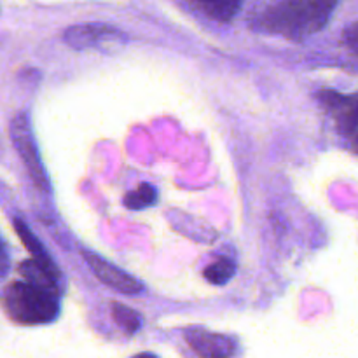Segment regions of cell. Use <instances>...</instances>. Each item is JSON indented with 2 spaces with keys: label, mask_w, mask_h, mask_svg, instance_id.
<instances>
[{
  "label": "cell",
  "mask_w": 358,
  "mask_h": 358,
  "mask_svg": "<svg viewBox=\"0 0 358 358\" xmlns=\"http://www.w3.org/2000/svg\"><path fill=\"white\" fill-rule=\"evenodd\" d=\"M3 308L10 320L20 325L51 324L59 313L58 283L23 276L6 287Z\"/></svg>",
  "instance_id": "1"
},
{
  "label": "cell",
  "mask_w": 358,
  "mask_h": 358,
  "mask_svg": "<svg viewBox=\"0 0 358 358\" xmlns=\"http://www.w3.org/2000/svg\"><path fill=\"white\" fill-rule=\"evenodd\" d=\"M339 0H278L262 16V28L301 41L320 31L331 20Z\"/></svg>",
  "instance_id": "2"
},
{
  "label": "cell",
  "mask_w": 358,
  "mask_h": 358,
  "mask_svg": "<svg viewBox=\"0 0 358 358\" xmlns=\"http://www.w3.org/2000/svg\"><path fill=\"white\" fill-rule=\"evenodd\" d=\"M83 255L91 271L94 273V276L107 287L115 289L121 294H128V296L142 292V283L133 278V276H129L128 273L122 271V269H119L117 266L110 264L105 259H101L100 255L91 254V252H83Z\"/></svg>",
  "instance_id": "3"
},
{
  "label": "cell",
  "mask_w": 358,
  "mask_h": 358,
  "mask_svg": "<svg viewBox=\"0 0 358 358\" xmlns=\"http://www.w3.org/2000/svg\"><path fill=\"white\" fill-rule=\"evenodd\" d=\"M187 345L201 358H233L236 355L238 345L233 338L205 329H191L185 332Z\"/></svg>",
  "instance_id": "4"
},
{
  "label": "cell",
  "mask_w": 358,
  "mask_h": 358,
  "mask_svg": "<svg viewBox=\"0 0 358 358\" xmlns=\"http://www.w3.org/2000/svg\"><path fill=\"white\" fill-rule=\"evenodd\" d=\"M13 142L16 143L17 150H20L21 157L24 159L28 171H30L31 178H34L35 184L38 187L48 189V182H45L44 170L41 166V161H38L37 150H35V143L31 140L30 129H28L27 121L23 117H17L13 124Z\"/></svg>",
  "instance_id": "5"
},
{
  "label": "cell",
  "mask_w": 358,
  "mask_h": 358,
  "mask_svg": "<svg viewBox=\"0 0 358 358\" xmlns=\"http://www.w3.org/2000/svg\"><path fill=\"white\" fill-rule=\"evenodd\" d=\"M320 100L327 105L334 114L339 129L346 135H352L358 129V94L345 96L334 91H322Z\"/></svg>",
  "instance_id": "6"
},
{
  "label": "cell",
  "mask_w": 358,
  "mask_h": 358,
  "mask_svg": "<svg viewBox=\"0 0 358 358\" xmlns=\"http://www.w3.org/2000/svg\"><path fill=\"white\" fill-rule=\"evenodd\" d=\"M115 37L124 38V35L121 31H117L115 28L107 27V24L100 23H87V24H77V27L69 28L63 35L65 42L69 45L76 49H84L91 48V45H96L103 41H114Z\"/></svg>",
  "instance_id": "7"
},
{
  "label": "cell",
  "mask_w": 358,
  "mask_h": 358,
  "mask_svg": "<svg viewBox=\"0 0 358 358\" xmlns=\"http://www.w3.org/2000/svg\"><path fill=\"white\" fill-rule=\"evenodd\" d=\"M192 2L201 7L213 20L229 21L241 9L243 0H192Z\"/></svg>",
  "instance_id": "8"
},
{
  "label": "cell",
  "mask_w": 358,
  "mask_h": 358,
  "mask_svg": "<svg viewBox=\"0 0 358 358\" xmlns=\"http://www.w3.org/2000/svg\"><path fill=\"white\" fill-rule=\"evenodd\" d=\"M236 273V264L229 259H217L205 269V278L212 285H226Z\"/></svg>",
  "instance_id": "9"
},
{
  "label": "cell",
  "mask_w": 358,
  "mask_h": 358,
  "mask_svg": "<svg viewBox=\"0 0 358 358\" xmlns=\"http://www.w3.org/2000/svg\"><path fill=\"white\" fill-rule=\"evenodd\" d=\"M154 201H156V191H154L152 185L149 184H142L138 189L129 192V194L124 198L126 206L131 210L145 208V206L152 205Z\"/></svg>",
  "instance_id": "10"
},
{
  "label": "cell",
  "mask_w": 358,
  "mask_h": 358,
  "mask_svg": "<svg viewBox=\"0 0 358 358\" xmlns=\"http://www.w3.org/2000/svg\"><path fill=\"white\" fill-rule=\"evenodd\" d=\"M112 315H114V320L117 322L124 331H128L129 334H133V332H136L142 327V320H140L138 315L133 310H129V308L122 306V304L114 303V306H112Z\"/></svg>",
  "instance_id": "11"
},
{
  "label": "cell",
  "mask_w": 358,
  "mask_h": 358,
  "mask_svg": "<svg viewBox=\"0 0 358 358\" xmlns=\"http://www.w3.org/2000/svg\"><path fill=\"white\" fill-rule=\"evenodd\" d=\"M14 227H16L17 234H20L21 241H23V243H24L27 250L30 252V254L34 255L35 259H49L48 254H45V252H44V248H42L41 245H38V241L35 240V236L30 233V229H28L27 226H23V224H21L20 220H16V222H14Z\"/></svg>",
  "instance_id": "12"
},
{
  "label": "cell",
  "mask_w": 358,
  "mask_h": 358,
  "mask_svg": "<svg viewBox=\"0 0 358 358\" xmlns=\"http://www.w3.org/2000/svg\"><path fill=\"white\" fill-rule=\"evenodd\" d=\"M343 42L346 44V48L358 56V21L357 23L350 24L345 31H343Z\"/></svg>",
  "instance_id": "13"
},
{
  "label": "cell",
  "mask_w": 358,
  "mask_h": 358,
  "mask_svg": "<svg viewBox=\"0 0 358 358\" xmlns=\"http://www.w3.org/2000/svg\"><path fill=\"white\" fill-rule=\"evenodd\" d=\"M131 358H159V357L154 355V353L145 352V353H138V355H135V357H131Z\"/></svg>",
  "instance_id": "14"
},
{
  "label": "cell",
  "mask_w": 358,
  "mask_h": 358,
  "mask_svg": "<svg viewBox=\"0 0 358 358\" xmlns=\"http://www.w3.org/2000/svg\"><path fill=\"white\" fill-rule=\"evenodd\" d=\"M355 150L358 152V135H357V138H355Z\"/></svg>",
  "instance_id": "15"
}]
</instances>
